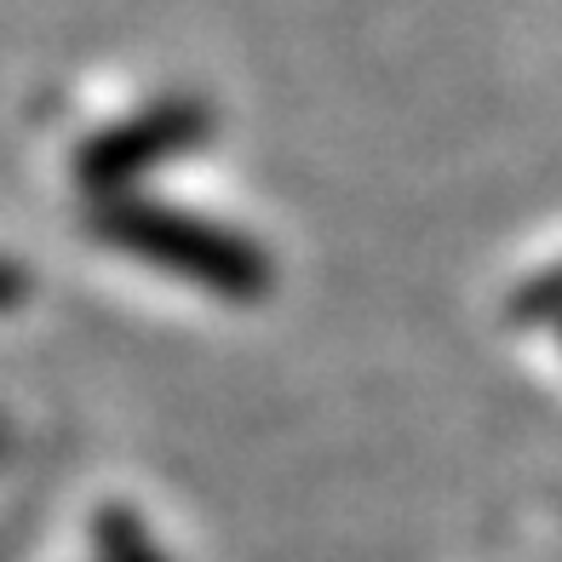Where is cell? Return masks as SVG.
Here are the masks:
<instances>
[{"label":"cell","mask_w":562,"mask_h":562,"mask_svg":"<svg viewBox=\"0 0 562 562\" xmlns=\"http://www.w3.org/2000/svg\"><path fill=\"white\" fill-rule=\"evenodd\" d=\"M110 236L126 241L144 259H161L178 276H195L218 293H259L265 288V265L247 241H229L218 229H195L184 218H115Z\"/></svg>","instance_id":"1"},{"label":"cell","mask_w":562,"mask_h":562,"mask_svg":"<svg viewBox=\"0 0 562 562\" xmlns=\"http://www.w3.org/2000/svg\"><path fill=\"white\" fill-rule=\"evenodd\" d=\"M12 299H18V270L0 265V304H12Z\"/></svg>","instance_id":"2"}]
</instances>
